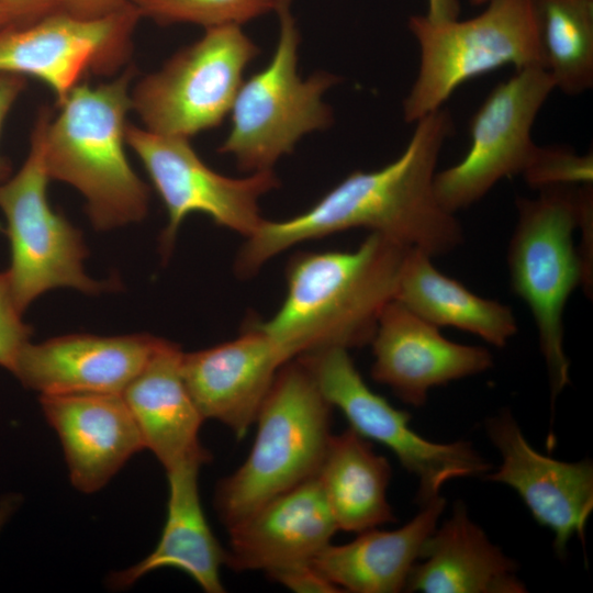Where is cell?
Segmentation results:
<instances>
[{
    "label": "cell",
    "mask_w": 593,
    "mask_h": 593,
    "mask_svg": "<svg viewBox=\"0 0 593 593\" xmlns=\"http://www.w3.org/2000/svg\"><path fill=\"white\" fill-rule=\"evenodd\" d=\"M452 132L450 113L440 108L415 122L405 149L390 164L350 172L301 214L264 220L239 249L236 275L253 277L296 244L351 228H367L430 257L455 250L463 239L461 225L434 190L439 154Z\"/></svg>",
    "instance_id": "6da1fadb"
},
{
    "label": "cell",
    "mask_w": 593,
    "mask_h": 593,
    "mask_svg": "<svg viewBox=\"0 0 593 593\" xmlns=\"http://www.w3.org/2000/svg\"><path fill=\"white\" fill-rule=\"evenodd\" d=\"M406 247L370 233L350 251H305L287 266V294L278 312L255 322L288 362L306 354L370 344L394 300Z\"/></svg>",
    "instance_id": "7a4b0ae2"
},
{
    "label": "cell",
    "mask_w": 593,
    "mask_h": 593,
    "mask_svg": "<svg viewBox=\"0 0 593 593\" xmlns=\"http://www.w3.org/2000/svg\"><path fill=\"white\" fill-rule=\"evenodd\" d=\"M135 69L126 66L110 81H83L58 104L46 108L43 159L49 179L70 184L86 200L98 231L142 221L148 212L149 188L125 153L127 114Z\"/></svg>",
    "instance_id": "3957f363"
},
{
    "label": "cell",
    "mask_w": 593,
    "mask_h": 593,
    "mask_svg": "<svg viewBox=\"0 0 593 593\" xmlns=\"http://www.w3.org/2000/svg\"><path fill=\"white\" fill-rule=\"evenodd\" d=\"M332 409L299 358L280 367L246 460L216 485L214 506L226 528L317 474L332 437Z\"/></svg>",
    "instance_id": "277c9868"
},
{
    "label": "cell",
    "mask_w": 593,
    "mask_h": 593,
    "mask_svg": "<svg viewBox=\"0 0 593 593\" xmlns=\"http://www.w3.org/2000/svg\"><path fill=\"white\" fill-rule=\"evenodd\" d=\"M516 209L507 251L510 283L534 317L553 405L570 383L564 307L579 286L592 287V271L573 242L581 219L582 184L539 189L537 198H517Z\"/></svg>",
    "instance_id": "5b68a950"
},
{
    "label": "cell",
    "mask_w": 593,
    "mask_h": 593,
    "mask_svg": "<svg viewBox=\"0 0 593 593\" xmlns=\"http://www.w3.org/2000/svg\"><path fill=\"white\" fill-rule=\"evenodd\" d=\"M478 15L433 22L412 15L409 29L419 47L416 79L403 101L415 123L440 109L463 82L506 65L542 66L534 0H490Z\"/></svg>",
    "instance_id": "8992f818"
},
{
    "label": "cell",
    "mask_w": 593,
    "mask_h": 593,
    "mask_svg": "<svg viewBox=\"0 0 593 593\" xmlns=\"http://www.w3.org/2000/svg\"><path fill=\"white\" fill-rule=\"evenodd\" d=\"M276 14L279 34L273 55L261 70L243 80L230 111V131L217 149L249 174L272 170L304 135L333 122L323 94L339 78L317 71L302 79L298 72L301 37L290 5Z\"/></svg>",
    "instance_id": "52a82bcc"
},
{
    "label": "cell",
    "mask_w": 593,
    "mask_h": 593,
    "mask_svg": "<svg viewBox=\"0 0 593 593\" xmlns=\"http://www.w3.org/2000/svg\"><path fill=\"white\" fill-rule=\"evenodd\" d=\"M46 108L35 119L27 156L21 168L0 182V210L7 221L10 266L7 269L18 306L24 311L46 291L70 288L98 294L118 288L115 280L87 275L89 251L81 232L52 208L43 159Z\"/></svg>",
    "instance_id": "ba28073f"
},
{
    "label": "cell",
    "mask_w": 593,
    "mask_h": 593,
    "mask_svg": "<svg viewBox=\"0 0 593 593\" xmlns=\"http://www.w3.org/2000/svg\"><path fill=\"white\" fill-rule=\"evenodd\" d=\"M259 52L242 25L205 29L132 86V110L144 128L161 135L190 139L214 128L230 114L244 71Z\"/></svg>",
    "instance_id": "9c48e42d"
},
{
    "label": "cell",
    "mask_w": 593,
    "mask_h": 593,
    "mask_svg": "<svg viewBox=\"0 0 593 593\" xmlns=\"http://www.w3.org/2000/svg\"><path fill=\"white\" fill-rule=\"evenodd\" d=\"M313 376L332 407L345 415L350 428L389 448L418 482L415 501L424 505L440 495L450 480L485 475L492 466L465 440L435 443L410 426L407 412L373 392L343 348L298 357Z\"/></svg>",
    "instance_id": "30bf717a"
},
{
    "label": "cell",
    "mask_w": 593,
    "mask_h": 593,
    "mask_svg": "<svg viewBox=\"0 0 593 593\" xmlns=\"http://www.w3.org/2000/svg\"><path fill=\"white\" fill-rule=\"evenodd\" d=\"M126 145L137 155L160 197L168 222L160 235V254L171 255L179 227L194 212L206 214L219 226L245 237L265 219L259 199L276 189L272 170L231 178L211 169L197 154L189 138L153 133L127 124Z\"/></svg>",
    "instance_id": "8fae6325"
},
{
    "label": "cell",
    "mask_w": 593,
    "mask_h": 593,
    "mask_svg": "<svg viewBox=\"0 0 593 593\" xmlns=\"http://www.w3.org/2000/svg\"><path fill=\"white\" fill-rule=\"evenodd\" d=\"M553 89L541 66L517 69L493 88L471 118L468 153L435 175V194L446 211L455 214L501 179L525 172L538 148L532 138L534 122Z\"/></svg>",
    "instance_id": "7c38bea8"
},
{
    "label": "cell",
    "mask_w": 593,
    "mask_h": 593,
    "mask_svg": "<svg viewBox=\"0 0 593 593\" xmlns=\"http://www.w3.org/2000/svg\"><path fill=\"white\" fill-rule=\"evenodd\" d=\"M130 3L97 19L60 11L0 30V74L33 77L54 93L57 105L88 75H118L127 66L141 20Z\"/></svg>",
    "instance_id": "4fadbf2b"
},
{
    "label": "cell",
    "mask_w": 593,
    "mask_h": 593,
    "mask_svg": "<svg viewBox=\"0 0 593 593\" xmlns=\"http://www.w3.org/2000/svg\"><path fill=\"white\" fill-rule=\"evenodd\" d=\"M485 429L502 460L484 479L512 488L534 519L551 530L556 553L564 556L573 536L584 538L593 511L591 460L566 462L538 452L510 411L489 418Z\"/></svg>",
    "instance_id": "5bb4252c"
},
{
    "label": "cell",
    "mask_w": 593,
    "mask_h": 593,
    "mask_svg": "<svg viewBox=\"0 0 593 593\" xmlns=\"http://www.w3.org/2000/svg\"><path fill=\"white\" fill-rule=\"evenodd\" d=\"M371 377L404 403L419 407L433 388L475 376L493 366L491 353L444 337L438 327L393 300L371 340Z\"/></svg>",
    "instance_id": "9a60e30c"
},
{
    "label": "cell",
    "mask_w": 593,
    "mask_h": 593,
    "mask_svg": "<svg viewBox=\"0 0 593 593\" xmlns=\"http://www.w3.org/2000/svg\"><path fill=\"white\" fill-rule=\"evenodd\" d=\"M163 338L149 334H69L29 342L11 374L40 395L122 394L143 370Z\"/></svg>",
    "instance_id": "2e32d148"
},
{
    "label": "cell",
    "mask_w": 593,
    "mask_h": 593,
    "mask_svg": "<svg viewBox=\"0 0 593 593\" xmlns=\"http://www.w3.org/2000/svg\"><path fill=\"white\" fill-rule=\"evenodd\" d=\"M287 361L256 323L237 338L192 353H183L184 384L204 419L227 426L244 437Z\"/></svg>",
    "instance_id": "e0dca14e"
},
{
    "label": "cell",
    "mask_w": 593,
    "mask_h": 593,
    "mask_svg": "<svg viewBox=\"0 0 593 593\" xmlns=\"http://www.w3.org/2000/svg\"><path fill=\"white\" fill-rule=\"evenodd\" d=\"M40 403L61 444L70 482L82 493L101 490L145 449L122 394H47Z\"/></svg>",
    "instance_id": "ac0fdd59"
},
{
    "label": "cell",
    "mask_w": 593,
    "mask_h": 593,
    "mask_svg": "<svg viewBox=\"0 0 593 593\" xmlns=\"http://www.w3.org/2000/svg\"><path fill=\"white\" fill-rule=\"evenodd\" d=\"M338 530L317 475L269 500L227 527L225 564L269 572L310 562Z\"/></svg>",
    "instance_id": "d6986e66"
},
{
    "label": "cell",
    "mask_w": 593,
    "mask_h": 593,
    "mask_svg": "<svg viewBox=\"0 0 593 593\" xmlns=\"http://www.w3.org/2000/svg\"><path fill=\"white\" fill-rule=\"evenodd\" d=\"M181 348L161 339L122 396L149 449L166 471L186 463L205 465L210 452L200 443L204 421L182 378Z\"/></svg>",
    "instance_id": "ffe728a7"
},
{
    "label": "cell",
    "mask_w": 593,
    "mask_h": 593,
    "mask_svg": "<svg viewBox=\"0 0 593 593\" xmlns=\"http://www.w3.org/2000/svg\"><path fill=\"white\" fill-rule=\"evenodd\" d=\"M517 563L491 542L456 501L451 515L425 541L405 590L423 593H524Z\"/></svg>",
    "instance_id": "44dd1931"
},
{
    "label": "cell",
    "mask_w": 593,
    "mask_h": 593,
    "mask_svg": "<svg viewBox=\"0 0 593 593\" xmlns=\"http://www.w3.org/2000/svg\"><path fill=\"white\" fill-rule=\"evenodd\" d=\"M201 467L186 463L166 471L169 493L160 538L144 559L109 575L111 589H125L153 571L174 568L187 573L206 593L225 591L220 570L226 562V549L212 533L202 508Z\"/></svg>",
    "instance_id": "7402d4cb"
},
{
    "label": "cell",
    "mask_w": 593,
    "mask_h": 593,
    "mask_svg": "<svg viewBox=\"0 0 593 593\" xmlns=\"http://www.w3.org/2000/svg\"><path fill=\"white\" fill-rule=\"evenodd\" d=\"M446 500L439 495L421 505L405 525L393 530L371 528L350 542L327 545L311 563L342 592L396 593L405 590L423 546L437 527Z\"/></svg>",
    "instance_id": "603a6c76"
},
{
    "label": "cell",
    "mask_w": 593,
    "mask_h": 593,
    "mask_svg": "<svg viewBox=\"0 0 593 593\" xmlns=\"http://www.w3.org/2000/svg\"><path fill=\"white\" fill-rule=\"evenodd\" d=\"M394 300L437 327L452 326L496 347H504L517 333L510 306L471 292L416 248L406 254Z\"/></svg>",
    "instance_id": "cb8c5ba5"
},
{
    "label": "cell",
    "mask_w": 593,
    "mask_h": 593,
    "mask_svg": "<svg viewBox=\"0 0 593 593\" xmlns=\"http://www.w3.org/2000/svg\"><path fill=\"white\" fill-rule=\"evenodd\" d=\"M391 474L388 459L353 428L332 435L316 475L338 529L358 534L396 521Z\"/></svg>",
    "instance_id": "d4e9b609"
},
{
    "label": "cell",
    "mask_w": 593,
    "mask_h": 593,
    "mask_svg": "<svg viewBox=\"0 0 593 593\" xmlns=\"http://www.w3.org/2000/svg\"><path fill=\"white\" fill-rule=\"evenodd\" d=\"M542 66L555 88L577 96L593 86V0H534Z\"/></svg>",
    "instance_id": "484cf974"
},
{
    "label": "cell",
    "mask_w": 593,
    "mask_h": 593,
    "mask_svg": "<svg viewBox=\"0 0 593 593\" xmlns=\"http://www.w3.org/2000/svg\"><path fill=\"white\" fill-rule=\"evenodd\" d=\"M141 18L159 24L188 23L204 29L243 25L264 14L277 13L292 0H130Z\"/></svg>",
    "instance_id": "4316f807"
},
{
    "label": "cell",
    "mask_w": 593,
    "mask_h": 593,
    "mask_svg": "<svg viewBox=\"0 0 593 593\" xmlns=\"http://www.w3.org/2000/svg\"><path fill=\"white\" fill-rule=\"evenodd\" d=\"M527 184L542 189L558 184H589L593 180L592 154L578 155L561 146L540 147L522 175Z\"/></svg>",
    "instance_id": "83f0119b"
},
{
    "label": "cell",
    "mask_w": 593,
    "mask_h": 593,
    "mask_svg": "<svg viewBox=\"0 0 593 593\" xmlns=\"http://www.w3.org/2000/svg\"><path fill=\"white\" fill-rule=\"evenodd\" d=\"M32 327L23 321L7 270L0 271V367L11 373L22 348L31 342Z\"/></svg>",
    "instance_id": "f1b7e54d"
},
{
    "label": "cell",
    "mask_w": 593,
    "mask_h": 593,
    "mask_svg": "<svg viewBox=\"0 0 593 593\" xmlns=\"http://www.w3.org/2000/svg\"><path fill=\"white\" fill-rule=\"evenodd\" d=\"M275 582L296 593H336L342 592L321 574L310 562L295 563L266 572Z\"/></svg>",
    "instance_id": "f546056e"
},
{
    "label": "cell",
    "mask_w": 593,
    "mask_h": 593,
    "mask_svg": "<svg viewBox=\"0 0 593 593\" xmlns=\"http://www.w3.org/2000/svg\"><path fill=\"white\" fill-rule=\"evenodd\" d=\"M55 10L81 19L112 14L131 3L130 0H53Z\"/></svg>",
    "instance_id": "4dcf8cb0"
},
{
    "label": "cell",
    "mask_w": 593,
    "mask_h": 593,
    "mask_svg": "<svg viewBox=\"0 0 593 593\" xmlns=\"http://www.w3.org/2000/svg\"><path fill=\"white\" fill-rule=\"evenodd\" d=\"M26 86L25 77L0 74V134L4 121ZM11 166L9 161L0 154V182L10 177Z\"/></svg>",
    "instance_id": "1f68e13d"
},
{
    "label": "cell",
    "mask_w": 593,
    "mask_h": 593,
    "mask_svg": "<svg viewBox=\"0 0 593 593\" xmlns=\"http://www.w3.org/2000/svg\"><path fill=\"white\" fill-rule=\"evenodd\" d=\"M0 4L12 13L18 24L36 20L56 11L53 0H0Z\"/></svg>",
    "instance_id": "d6a6232c"
},
{
    "label": "cell",
    "mask_w": 593,
    "mask_h": 593,
    "mask_svg": "<svg viewBox=\"0 0 593 593\" xmlns=\"http://www.w3.org/2000/svg\"><path fill=\"white\" fill-rule=\"evenodd\" d=\"M460 4L458 0H427L425 16L433 22L458 19Z\"/></svg>",
    "instance_id": "836d02e7"
},
{
    "label": "cell",
    "mask_w": 593,
    "mask_h": 593,
    "mask_svg": "<svg viewBox=\"0 0 593 593\" xmlns=\"http://www.w3.org/2000/svg\"><path fill=\"white\" fill-rule=\"evenodd\" d=\"M23 503V496L18 492L0 495V534Z\"/></svg>",
    "instance_id": "e575fe53"
},
{
    "label": "cell",
    "mask_w": 593,
    "mask_h": 593,
    "mask_svg": "<svg viewBox=\"0 0 593 593\" xmlns=\"http://www.w3.org/2000/svg\"><path fill=\"white\" fill-rule=\"evenodd\" d=\"M11 24H18L15 18L8 9L0 4V30Z\"/></svg>",
    "instance_id": "d590c367"
},
{
    "label": "cell",
    "mask_w": 593,
    "mask_h": 593,
    "mask_svg": "<svg viewBox=\"0 0 593 593\" xmlns=\"http://www.w3.org/2000/svg\"><path fill=\"white\" fill-rule=\"evenodd\" d=\"M490 0H470L472 5H481L488 3Z\"/></svg>",
    "instance_id": "8d00e7d4"
}]
</instances>
